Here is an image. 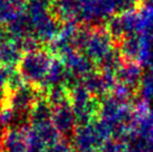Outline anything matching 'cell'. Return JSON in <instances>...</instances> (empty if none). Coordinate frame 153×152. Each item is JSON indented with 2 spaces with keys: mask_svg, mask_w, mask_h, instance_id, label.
I'll return each instance as SVG.
<instances>
[{
  "mask_svg": "<svg viewBox=\"0 0 153 152\" xmlns=\"http://www.w3.org/2000/svg\"><path fill=\"white\" fill-rule=\"evenodd\" d=\"M136 96L148 103L153 101V77L151 75L143 76L136 92Z\"/></svg>",
  "mask_w": 153,
  "mask_h": 152,
  "instance_id": "obj_11",
  "label": "cell"
},
{
  "mask_svg": "<svg viewBox=\"0 0 153 152\" xmlns=\"http://www.w3.org/2000/svg\"><path fill=\"white\" fill-rule=\"evenodd\" d=\"M43 152H72L71 151V148L67 143H64V142H56V143H53L51 145H48L44 149Z\"/></svg>",
  "mask_w": 153,
  "mask_h": 152,
  "instance_id": "obj_13",
  "label": "cell"
},
{
  "mask_svg": "<svg viewBox=\"0 0 153 152\" xmlns=\"http://www.w3.org/2000/svg\"><path fill=\"white\" fill-rule=\"evenodd\" d=\"M18 60H22V54L18 48L17 44L2 40L0 42V63L6 66H10Z\"/></svg>",
  "mask_w": 153,
  "mask_h": 152,
  "instance_id": "obj_9",
  "label": "cell"
},
{
  "mask_svg": "<svg viewBox=\"0 0 153 152\" xmlns=\"http://www.w3.org/2000/svg\"><path fill=\"white\" fill-rule=\"evenodd\" d=\"M35 98H36V93L33 87L20 86L15 91V94L11 97V106L17 112H25L28 109H33Z\"/></svg>",
  "mask_w": 153,
  "mask_h": 152,
  "instance_id": "obj_7",
  "label": "cell"
},
{
  "mask_svg": "<svg viewBox=\"0 0 153 152\" xmlns=\"http://www.w3.org/2000/svg\"><path fill=\"white\" fill-rule=\"evenodd\" d=\"M142 78H143L142 66L135 62L124 60L116 73V80L119 83L126 85L136 92Z\"/></svg>",
  "mask_w": 153,
  "mask_h": 152,
  "instance_id": "obj_4",
  "label": "cell"
},
{
  "mask_svg": "<svg viewBox=\"0 0 153 152\" xmlns=\"http://www.w3.org/2000/svg\"><path fill=\"white\" fill-rule=\"evenodd\" d=\"M131 138H139L153 143V110L142 118H136L134 116V127L130 139Z\"/></svg>",
  "mask_w": 153,
  "mask_h": 152,
  "instance_id": "obj_6",
  "label": "cell"
},
{
  "mask_svg": "<svg viewBox=\"0 0 153 152\" xmlns=\"http://www.w3.org/2000/svg\"><path fill=\"white\" fill-rule=\"evenodd\" d=\"M125 152H153V143L139 138H131L125 141Z\"/></svg>",
  "mask_w": 153,
  "mask_h": 152,
  "instance_id": "obj_12",
  "label": "cell"
},
{
  "mask_svg": "<svg viewBox=\"0 0 153 152\" xmlns=\"http://www.w3.org/2000/svg\"><path fill=\"white\" fill-rule=\"evenodd\" d=\"M115 47L116 44L106 28L95 27L91 30H86L82 49L85 51V56L98 65Z\"/></svg>",
  "mask_w": 153,
  "mask_h": 152,
  "instance_id": "obj_1",
  "label": "cell"
},
{
  "mask_svg": "<svg viewBox=\"0 0 153 152\" xmlns=\"http://www.w3.org/2000/svg\"><path fill=\"white\" fill-rule=\"evenodd\" d=\"M55 107L56 109L53 115V124L56 127V130L63 134H69L71 132L75 131L74 127L76 123V118L71 101H66Z\"/></svg>",
  "mask_w": 153,
  "mask_h": 152,
  "instance_id": "obj_3",
  "label": "cell"
},
{
  "mask_svg": "<svg viewBox=\"0 0 153 152\" xmlns=\"http://www.w3.org/2000/svg\"><path fill=\"white\" fill-rule=\"evenodd\" d=\"M25 0H17V2H24Z\"/></svg>",
  "mask_w": 153,
  "mask_h": 152,
  "instance_id": "obj_15",
  "label": "cell"
},
{
  "mask_svg": "<svg viewBox=\"0 0 153 152\" xmlns=\"http://www.w3.org/2000/svg\"><path fill=\"white\" fill-rule=\"evenodd\" d=\"M140 13V27L139 34L144 36L153 44V6L144 7Z\"/></svg>",
  "mask_w": 153,
  "mask_h": 152,
  "instance_id": "obj_10",
  "label": "cell"
},
{
  "mask_svg": "<svg viewBox=\"0 0 153 152\" xmlns=\"http://www.w3.org/2000/svg\"><path fill=\"white\" fill-rule=\"evenodd\" d=\"M53 106L48 102H38L31 109L30 120L36 129L46 127L53 123Z\"/></svg>",
  "mask_w": 153,
  "mask_h": 152,
  "instance_id": "obj_5",
  "label": "cell"
},
{
  "mask_svg": "<svg viewBox=\"0 0 153 152\" xmlns=\"http://www.w3.org/2000/svg\"><path fill=\"white\" fill-rule=\"evenodd\" d=\"M2 143L7 152H26L28 149V135L22 131L13 130L4 135Z\"/></svg>",
  "mask_w": 153,
  "mask_h": 152,
  "instance_id": "obj_8",
  "label": "cell"
},
{
  "mask_svg": "<svg viewBox=\"0 0 153 152\" xmlns=\"http://www.w3.org/2000/svg\"><path fill=\"white\" fill-rule=\"evenodd\" d=\"M51 62L43 51H29L20 60V75L28 82H44Z\"/></svg>",
  "mask_w": 153,
  "mask_h": 152,
  "instance_id": "obj_2",
  "label": "cell"
},
{
  "mask_svg": "<svg viewBox=\"0 0 153 152\" xmlns=\"http://www.w3.org/2000/svg\"><path fill=\"white\" fill-rule=\"evenodd\" d=\"M150 75H151L153 77V64L151 65V74H150Z\"/></svg>",
  "mask_w": 153,
  "mask_h": 152,
  "instance_id": "obj_14",
  "label": "cell"
}]
</instances>
